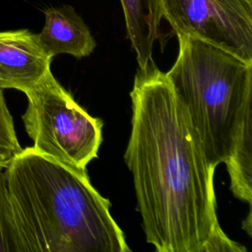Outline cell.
<instances>
[{
  "mask_svg": "<svg viewBox=\"0 0 252 252\" xmlns=\"http://www.w3.org/2000/svg\"><path fill=\"white\" fill-rule=\"evenodd\" d=\"M124 155L146 240L158 252H245L217 218L215 169L165 75L152 61L130 93Z\"/></svg>",
  "mask_w": 252,
  "mask_h": 252,
  "instance_id": "obj_1",
  "label": "cell"
},
{
  "mask_svg": "<svg viewBox=\"0 0 252 252\" xmlns=\"http://www.w3.org/2000/svg\"><path fill=\"white\" fill-rule=\"evenodd\" d=\"M5 174L14 252L131 251L88 173L28 147Z\"/></svg>",
  "mask_w": 252,
  "mask_h": 252,
  "instance_id": "obj_2",
  "label": "cell"
},
{
  "mask_svg": "<svg viewBox=\"0 0 252 252\" xmlns=\"http://www.w3.org/2000/svg\"><path fill=\"white\" fill-rule=\"evenodd\" d=\"M177 58L165 73L212 168L226 165L230 190L252 198V63L186 34L176 35Z\"/></svg>",
  "mask_w": 252,
  "mask_h": 252,
  "instance_id": "obj_3",
  "label": "cell"
},
{
  "mask_svg": "<svg viewBox=\"0 0 252 252\" xmlns=\"http://www.w3.org/2000/svg\"><path fill=\"white\" fill-rule=\"evenodd\" d=\"M22 116L32 148L73 169L87 172L102 142L101 119L90 115L54 78L51 71L25 93Z\"/></svg>",
  "mask_w": 252,
  "mask_h": 252,
  "instance_id": "obj_4",
  "label": "cell"
},
{
  "mask_svg": "<svg viewBox=\"0 0 252 252\" xmlns=\"http://www.w3.org/2000/svg\"><path fill=\"white\" fill-rule=\"evenodd\" d=\"M154 23L207 41L252 63V0H148Z\"/></svg>",
  "mask_w": 252,
  "mask_h": 252,
  "instance_id": "obj_5",
  "label": "cell"
},
{
  "mask_svg": "<svg viewBox=\"0 0 252 252\" xmlns=\"http://www.w3.org/2000/svg\"><path fill=\"white\" fill-rule=\"evenodd\" d=\"M51 60L37 33L27 29L0 32V90L25 94L50 72Z\"/></svg>",
  "mask_w": 252,
  "mask_h": 252,
  "instance_id": "obj_6",
  "label": "cell"
},
{
  "mask_svg": "<svg viewBox=\"0 0 252 252\" xmlns=\"http://www.w3.org/2000/svg\"><path fill=\"white\" fill-rule=\"evenodd\" d=\"M44 18V26L37 35L42 47L52 58L59 54L83 58L94 51V37L72 6L47 8Z\"/></svg>",
  "mask_w": 252,
  "mask_h": 252,
  "instance_id": "obj_7",
  "label": "cell"
},
{
  "mask_svg": "<svg viewBox=\"0 0 252 252\" xmlns=\"http://www.w3.org/2000/svg\"><path fill=\"white\" fill-rule=\"evenodd\" d=\"M123 9L127 36L136 52L140 69L152 61L153 44L159 35L158 27L151 18L148 0H120Z\"/></svg>",
  "mask_w": 252,
  "mask_h": 252,
  "instance_id": "obj_8",
  "label": "cell"
},
{
  "mask_svg": "<svg viewBox=\"0 0 252 252\" xmlns=\"http://www.w3.org/2000/svg\"><path fill=\"white\" fill-rule=\"evenodd\" d=\"M22 150L18 140L14 119L0 90V169H5L12 158Z\"/></svg>",
  "mask_w": 252,
  "mask_h": 252,
  "instance_id": "obj_9",
  "label": "cell"
},
{
  "mask_svg": "<svg viewBox=\"0 0 252 252\" xmlns=\"http://www.w3.org/2000/svg\"><path fill=\"white\" fill-rule=\"evenodd\" d=\"M0 252H14L5 169H0Z\"/></svg>",
  "mask_w": 252,
  "mask_h": 252,
  "instance_id": "obj_10",
  "label": "cell"
}]
</instances>
